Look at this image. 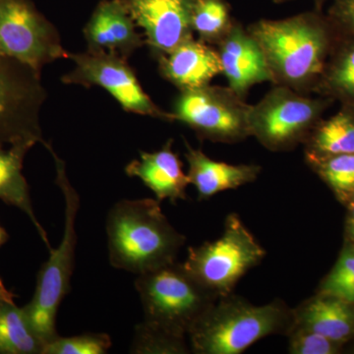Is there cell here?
<instances>
[{"label":"cell","instance_id":"cell-20","mask_svg":"<svg viewBox=\"0 0 354 354\" xmlns=\"http://www.w3.org/2000/svg\"><path fill=\"white\" fill-rule=\"evenodd\" d=\"M304 145L308 164L332 156L354 153V106H342L329 120H321Z\"/></svg>","mask_w":354,"mask_h":354},{"label":"cell","instance_id":"cell-34","mask_svg":"<svg viewBox=\"0 0 354 354\" xmlns=\"http://www.w3.org/2000/svg\"><path fill=\"white\" fill-rule=\"evenodd\" d=\"M351 196L353 197L354 199V188H353V192L351 193Z\"/></svg>","mask_w":354,"mask_h":354},{"label":"cell","instance_id":"cell-2","mask_svg":"<svg viewBox=\"0 0 354 354\" xmlns=\"http://www.w3.org/2000/svg\"><path fill=\"white\" fill-rule=\"evenodd\" d=\"M111 265L137 276L176 262L186 237L162 213L157 199L121 200L106 220Z\"/></svg>","mask_w":354,"mask_h":354},{"label":"cell","instance_id":"cell-8","mask_svg":"<svg viewBox=\"0 0 354 354\" xmlns=\"http://www.w3.org/2000/svg\"><path fill=\"white\" fill-rule=\"evenodd\" d=\"M46 100L41 73L0 50V147L46 143L39 118Z\"/></svg>","mask_w":354,"mask_h":354},{"label":"cell","instance_id":"cell-22","mask_svg":"<svg viewBox=\"0 0 354 354\" xmlns=\"http://www.w3.org/2000/svg\"><path fill=\"white\" fill-rule=\"evenodd\" d=\"M14 298V295H0V354H43L44 342Z\"/></svg>","mask_w":354,"mask_h":354},{"label":"cell","instance_id":"cell-27","mask_svg":"<svg viewBox=\"0 0 354 354\" xmlns=\"http://www.w3.org/2000/svg\"><path fill=\"white\" fill-rule=\"evenodd\" d=\"M111 346V337L102 333H86L69 337L58 335L44 346L43 354H104Z\"/></svg>","mask_w":354,"mask_h":354},{"label":"cell","instance_id":"cell-9","mask_svg":"<svg viewBox=\"0 0 354 354\" xmlns=\"http://www.w3.org/2000/svg\"><path fill=\"white\" fill-rule=\"evenodd\" d=\"M250 104L230 87L212 86L183 91L174 102V121L196 133L198 138L235 144L251 136Z\"/></svg>","mask_w":354,"mask_h":354},{"label":"cell","instance_id":"cell-32","mask_svg":"<svg viewBox=\"0 0 354 354\" xmlns=\"http://www.w3.org/2000/svg\"><path fill=\"white\" fill-rule=\"evenodd\" d=\"M314 4H315L317 9L320 11L321 7L326 3V2L329 1V0H313ZM333 1V0H332Z\"/></svg>","mask_w":354,"mask_h":354},{"label":"cell","instance_id":"cell-4","mask_svg":"<svg viewBox=\"0 0 354 354\" xmlns=\"http://www.w3.org/2000/svg\"><path fill=\"white\" fill-rule=\"evenodd\" d=\"M44 147L55 160V183L64 198V232L59 245L50 249V257L39 269L34 297L22 308L35 334L46 346L58 335V308L71 290L77 244L75 221L80 208V196L70 183L64 160L48 142Z\"/></svg>","mask_w":354,"mask_h":354},{"label":"cell","instance_id":"cell-1","mask_svg":"<svg viewBox=\"0 0 354 354\" xmlns=\"http://www.w3.org/2000/svg\"><path fill=\"white\" fill-rule=\"evenodd\" d=\"M260 44L272 83L302 94L318 88L335 39V28L319 10L247 28Z\"/></svg>","mask_w":354,"mask_h":354},{"label":"cell","instance_id":"cell-31","mask_svg":"<svg viewBox=\"0 0 354 354\" xmlns=\"http://www.w3.org/2000/svg\"><path fill=\"white\" fill-rule=\"evenodd\" d=\"M349 209H351V214H349L348 218V232L354 245V200L353 202H351Z\"/></svg>","mask_w":354,"mask_h":354},{"label":"cell","instance_id":"cell-21","mask_svg":"<svg viewBox=\"0 0 354 354\" xmlns=\"http://www.w3.org/2000/svg\"><path fill=\"white\" fill-rule=\"evenodd\" d=\"M317 90L342 106H354V36L335 39Z\"/></svg>","mask_w":354,"mask_h":354},{"label":"cell","instance_id":"cell-18","mask_svg":"<svg viewBox=\"0 0 354 354\" xmlns=\"http://www.w3.org/2000/svg\"><path fill=\"white\" fill-rule=\"evenodd\" d=\"M295 325L344 344L354 335V304L317 293L293 308Z\"/></svg>","mask_w":354,"mask_h":354},{"label":"cell","instance_id":"cell-3","mask_svg":"<svg viewBox=\"0 0 354 354\" xmlns=\"http://www.w3.org/2000/svg\"><path fill=\"white\" fill-rule=\"evenodd\" d=\"M293 325V308L283 300L255 305L232 292L216 300L188 339L193 353L239 354L269 335H288Z\"/></svg>","mask_w":354,"mask_h":354},{"label":"cell","instance_id":"cell-28","mask_svg":"<svg viewBox=\"0 0 354 354\" xmlns=\"http://www.w3.org/2000/svg\"><path fill=\"white\" fill-rule=\"evenodd\" d=\"M286 337H288V351L291 354H335L339 353L342 344L297 325H293Z\"/></svg>","mask_w":354,"mask_h":354},{"label":"cell","instance_id":"cell-7","mask_svg":"<svg viewBox=\"0 0 354 354\" xmlns=\"http://www.w3.org/2000/svg\"><path fill=\"white\" fill-rule=\"evenodd\" d=\"M330 102V97L314 99L276 85L259 102L250 106L251 136L272 152L293 150L304 144Z\"/></svg>","mask_w":354,"mask_h":354},{"label":"cell","instance_id":"cell-11","mask_svg":"<svg viewBox=\"0 0 354 354\" xmlns=\"http://www.w3.org/2000/svg\"><path fill=\"white\" fill-rule=\"evenodd\" d=\"M68 58L73 60L75 66L62 77V83L87 88L99 86L127 113L174 121L172 113L158 108L144 91L125 58L102 50L69 53Z\"/></svg>","mask_w":354,"mask_h":354},{"label":"cell","instance_id":"cell-12","mask_svg":"<svg viewBox=\"0 0 354 354\" xmlns=\"http://www.w3.org/2000/svg\"><path fill=\"white\" fill-rule=\"evenodd\" d=\"M191 0H123L135 24L142 28L145 44L156 57L193 38Z\"/></svg>","mask_w":354,"mask_h":354},{"label":"cell","instance_id":"cell-26","mask_svg":"<svg viewBox=\"0 0 354 354\" xmlns=\"http://www.w3.org/2000/svg\"><path fill=\"white\" fill-rule=\"evenodd\" d=\"M318 292L354 304V245H348L342 250Z\"/></svg>","mask_w":354,"mask_h":354},{"label":"cell","instance_id":"cell-25","mask_svg":"<svg viewBox=\"0 0 354 354\" xmlns=\"http://www.w3.org/2000/svg\"><path fill=\"white\" fill-rule=\"evenodd\" d=\"M339 196H348L354 188V153L332 156L309 164Z\"/></svg>","mask_w":354,"mask_h":354},{"label":"cell","instance_id":"cell-33","mask_svg":"<svg viewBox=\"0 0 354 354\" xmlns=\"http://www.w3.org/2000/svg\"><path fill=\"white\" fill-rule=\"evenodd\" d=\"M274 3H285V2L292 1V0H272Z\"/></svg>","mask_w":354,"mask_h":354},{"label":"cell","instance_id":"cell-13","mask_svg":"<svg viewBox=\"0 0 354 354\" xmlns=\"http://www.w3.org/2000/svg\"><path fill=\"white\" fill-rule=\"evenodd\" d=\"M223 73L228 87L245 97L251 87L272 83V75L260 44L252 35L234 21L230 32L218 44Z\"/></svg>","mask_w":354,"mask_h":354},{"label":"cell","instance_id":"cell-15","mask_svg":"<svg viewBox=\"0 0 354 354\" xmlns=\"http://www.w3.org/2000/svg\"><path fill=\"white\" fill-rule=\"evenodd\" d=\"M158 60L160 74L180 92L208 86L223 73L218 50L194 38L188 39Z\"/></svg>","mask_w":354,"mask_h":354},{"label":"cell","instance_id":"cell-29","mask_svg":"<svg viewBox=\"0 0 354 354\" xmlns=\"http://www.w3.org/2000/svg\"><path fill=\"white\" fill-rule=\"evenodd\" d=\"M328 18L337 32L354 36V0H333Z\"/></svg>","mask_w":354,"mask_h":354},{"label":"cell","instance_id":"cell-6","mask_svg":"<svg viewBox=\"0 0 354 354\" xmlns=\"http://www.w3.org/2000/svg\"><path fill=\"white\" fill-rule=\"evenodd\" d=\"M266 254L241 216L232 213L225 218L221 236L190 247L183 264L193 278L220 298L234 292L242 277L257 267Z\"/></svg>","mask_w":354,"mask_h":354},{"label":"cell","instance_id":"cell-23","mask_svg":"<svg viewBox=\"0 0 354 354\" xmlns=\"http://www.w3.org/2000/svg\"><path fill=\"white\" fill-rule=\"evenodd\" d=\"M190 21L200 41L216 46L234 23L225 0H191Z\"/></svg>","mask_w":354,"mask_h":354},{"label":"cell","instance_id":"cell-16","mask_svg":"<svg viewBox=\"0 0 354 354\" xmlns=\"http://www.w3.org/2000/svg\"><path fill=\"white\" fill-rule=\"evenodd\" d=\"M172 145L174 140L169 139L162 149L155 152L141 151L138 160H133L127 165L125 174L139 178L153 191L158 202L169 200L171 204H176L178 200H187L186 188L190 183L183 171V162L172 150Z\"/></svg>","mask_w":354,"mask_h":354},{"label":"cell","instance_id":"cell-5","mask_svg":"<svg viewBox=\"0 0 354 354\" xmlns=\"http://www.w3.org/2000/svg\"><path fill=\"white\" fill-rule=\"evenodd\" d=\"M135 288L143 307L144 322L183 337H188L218 299L177 261L138 274Z\"/></svg>","mask_w":354,"mask_h":354},{"label":"cell","instance_id":"cell-17","mask_svg":"<svg viewBox=\"0 0 354 354\" xmlns=\"http://www.w3.org/2000/svg\"><path fill=\"white\" fill-rule=\"evenodd\" d=\"M188 178L196 188L198 200H207L223 191L237 189L252 183L259 177L262 167L257 165H230L209 158L200 149H194L184 140Z\"/></svg>","mask_w":354,"mask_h":354},{"label":"cell","instance_id":"cell-24","mask_svg":"<svg viewBox=\"0 0 354 354\" xmlns=\"http://www.w3.org/2000/svg\"><path fill=\"white\" fill-rule=\"evenodd\" d=\"M183 335L171 334L167 330L145 322L135 328L130 353L134 354H187L191 351Z\"/></svg>","mask_w":354,"mask_h":354},{"label":"cell","instance_id":"cell-19","mask_svg":"<svg viewBox=\"0 0 354 354\" xmlns=\"http://www.w3.org/2000/svg\"><path fill=\"white\" fill-rule=\"evenodd\" d=\"M32 147L29 144L0 147V200L16 207L29 216L50 251L51 247L48 234L35 215L29 185L23 174L24 158Z\"/></svg>","mask_w":354,"mask_h":354},{"label":"cell","instance_id":"cell-10","mask_svg":"<svg viewBox=\"0 0 354 354\" xmlns=\"http://www.w3.org/2000/svg\"><path fill=\"white\" fill-rule=\"evenodd\" d=\"M0 50L39 73L69 55L55 26L31 0H0Z\"/></svg>","mask_w":354,"mask_h":354},{"label":"cell","instance_id":"cell-14","mask_svg":"<svg viewBox=\"0 0 354 354\" xmlns=\"http://www.w3.org/2000/svg\"><path fill=\"white\" fill-rule=\"evenodd\" d=\"M84 37L87 50L115 53L125 59L145 44L123 0H102L84 28Z\"/></svg>","mask_w":354,"mask_h":354},{"label":"cell","instance_id":"cell-30","mask_svg":"<svg viewBox=\"0 0 354 354\" xmlns=\"http://www.w3.org/2000/svg\"><path fill=\"white\" fill-rule=\"evenodd\" d=\"M9 235L7 234L6 230L0 225V247L4 245L7 241H8ZM13 295L7 290L6 286H4L3 281H2L1 277H0V295Z\"/></svg>","mask_w":354,"mask_h":354}]
</instances>
